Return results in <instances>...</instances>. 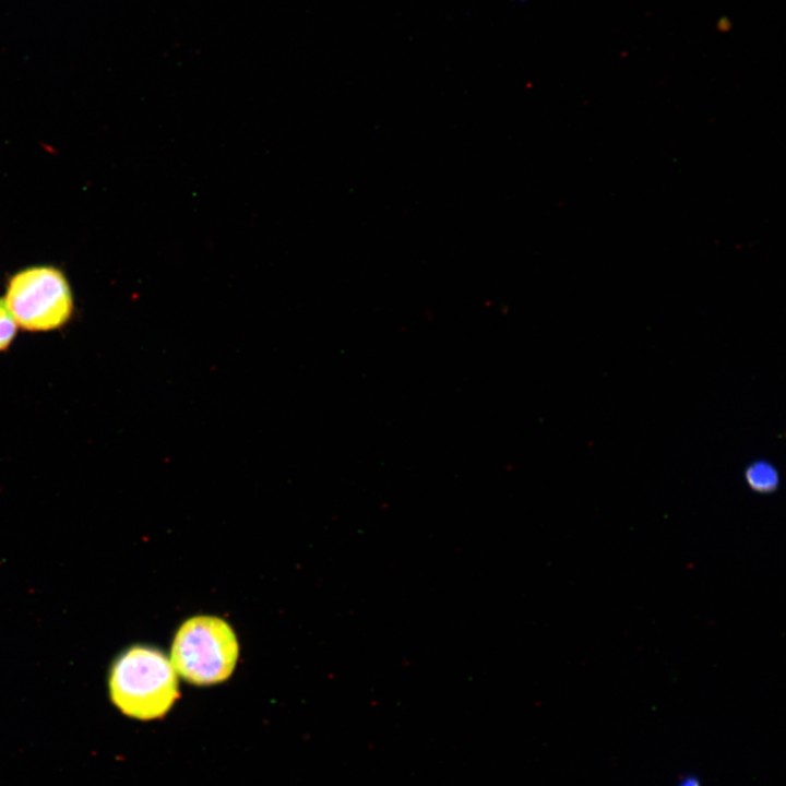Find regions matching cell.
Returning <instances> with one entry per match:
<instances>
[{
  "instance_id": "cell-2",
  "label": "cell",
  "mask_w": 786,
  "mask_h": 786,
  "mask_svg": "<svg viewBox=\"0 0 786 786\" xmlns=\"http://www.w3.org/2000/svg\"><path fill=\"white\" fill-rule=\"evenodd\" d=\"M171 664L188 682L205 686L227 679L238 658V642L230 626L212 616L188 619L177 631Z\"/></svg>"
},
{
  "instance_id": "cell-6",
  "label": "cell",
  "mask_w": 786,
  "mask_h": 786,
  "mask_svg": "<svg viewBox=\"0 0 786 786\" xmlns=\"http://www.w3.org/2000/svg\"><path fill=\"white\" fill-rule=\"evenodd\" d=\"M678 786H701L698 778L693 776H688L683 778Z\"/></svg>"
},
{
  "instance_id": "cell-3",
  "label": "cell",
  "mask_w": 786,
  "mask_h": 786,
  "mask_svg": "<svg viewBox=\"0 0 786 786\" xmlns=\"http://www.w3.org/2000/svg\"><path fill=\"white\" fill-rule=\"evenodd\" d=\"M17 325L29 332L56 330L68 322L73 298L66 276L52 266H33L11 277L4 298Z\"/></svg>"
},
{
  "instance_id": "cell-1",
  "label": "cell",
  "mask_w": 786,
  "mask_h": 786,
  "mask_svg": "<svg viewBox=\"0 0 786 786\" xmlns=\"http://www.w3.org/2000/svg\"><path fill=\"white\" fill-rule=\"evenodd\" d=\"M112 703L138 719L164 716L178 698L176 670L158 648L133 645L112 662L108 675Z\"/></svg>"
},
{
  "instance_id": "cell-4",
  "label": "cell",
  "mask_w": 786,
  "mask_h": 786,
  "mask_svg": "<svg viewBox=\"0 0 786 786\" xmlns=\"http://www.w3.org/2000/svg\"><path fill=\"white\" fill-rule=\"evenodd\" d=\"M749 487L758 492H771L778 487V473L766 462H754L746 471Z\"/></svg>"
},
{
  "instance_id": "cell-5",
  "label": "cell",
  "mask_w": 786,
  "mask_h": 786,
  "mask_svg": "<svg viewBox=\"0 0 786 786\" xmlns=\"http://www.w3.org/2000/svg\"><path fill=\"white\" fill-rule=\"evenodd\" d=\"M17 330V323L12 315L7 302L0 298V352L8 348L13 341Z\"/></svg>"
}]
</instances>
